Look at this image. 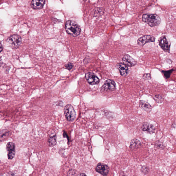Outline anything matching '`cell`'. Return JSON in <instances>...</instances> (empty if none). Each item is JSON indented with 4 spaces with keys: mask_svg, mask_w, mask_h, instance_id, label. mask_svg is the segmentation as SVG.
<instances>
[{
    "mask_svg": "<svg viewBox=\"0 0 176 176\" xmlns=\"http://www.w3.org/2000/svg\"><path fill=\"white\" fill-rule=\"evenodd\" d=\"M65 29L67 33L74 37H76L81 34V29L76 22L68 20L65 25Z\"/></svg>",
    "mask_w": 176,
    "mask_h": 176,
    "instance_id": "6da1fadb",
    "label": "cell"
},
{
    "mask_svg": "<svg viewBox=\"0 0 176 176\" xmlns=\"http://www.w3.org/2000/svg\"><path fill=\"white\" fill-rule=\"evenodd\" d=\"M142 20L151 27L158 26L161 22V19L158 15L149 13L143 14L142 16Z\"/></svg>",
    "mask_w": 176,
    "mask_h": 176,
    "instance_id": "7a4b0ae2",
    "label": "cell"
},
{
    "mask_svg": "<svg viewBox=\"0 0 176 176\" xmlns=\"http://www.w3.org/2000/svg\"><path fill=\"white\" fill-rule=\"evenodd\" d=\"M64 112L66 118L69 122H73L76 118V112L71 105H66L64 109Z\"/></svg>",
    "mask_w": 176,
    "mask_h": 176,
    "instance_id": "3957f363",
    "label": "cell"
},
{
    "mask_svg": "<svg viewBox=\"0 0 176 176\" xmlns=\"http://www.w3.org/2000/svg\"><path fill=\"white\" fill-rule=\"evenodd\" d=\"M6 41L11 48L13 49H16L21 45L22 39L19 35H13L9 37Z\"/></svg>",
    "mask_w": 176,
    "mask_h": 176,
    "instance_id": "277c9868",
    "label": "cell"
},
{
    "mask_svg": "<svg viewBox=\"0 0 176 176\" xmlns=\"http://www.w3.org/2000/svg\"><path fill=\"white\" fill-rule=\"evenodd\" d=\"M116 83L113 80L108 79L105 82L103 85L100 88L102 92H112L115 90Z\"/></svg>",
    "mask_w": 176,
    "mask_h": 176,
    "instance_id": "5b68a950",
    "label": "cell"
},
{
    "mask_svg": "<svg viewBox=\"0 0 176 176\" xmlns=\"http://www.w3.org/2000/svg\"><path fill=\"white\" fill-rule=\"evenodd\" d=\"M159 45L164 51L166 52H170L171 43L166 36H161L158 40Z\"/></svg>",
    "mask_w": 176,
    "mask_h": 176,
    "instance_id": "8992f818",
    "label": "cell"
},
{
    "mask_svg": "<svg viewBox=\"0 0 176 176\" xmlns=\"http://www.w3.org/2000/svg\"><path fill=\"white\" fill-rule=\"evenodd\" d=\"M155 38L151 35H145L138 39L137 43L138 45L141 46H143L147 43L154 42Z\"/></svg>",
    "mask_w": 176,
    "mask_h": 176,
    "instance_id": "52a82bcc",
    "label": "cell"
},
{
    "mask_svg": "<svg viewBox=\"0 0 176 176\" xmlns=\"http://www.w3.org/2000/svg\"><path fill=\"white\" fill-rule=\"evenodd\" d=\"M85 78L88 83L91 85L98 84L100 82L99 78L92 72L87 73L85 75Z\"/></svg>",
    "mask_w": 176,
    "mask_h": 176,
    "instance_id": "ba28073f",
    "label": "cell"
},
{
    "mask_svg": "<svg viewBox=\"0 0 176 176\" xmlns=\"http://www.w3.org/2000/svg\"><path fill=\"white\" fill-rule=\"evenodd\" d=\"M123 63L127 67H133L136 65L137 62L129 55L126 54L123 56Z\"/></svg>",
    "mask_w": 176,
    "mask_h": 176,
    "instance_id": "9c48e42d",
    "label": "cell"
},
{
    "mask_svg": "<svg viewBox=\"0 0 176 176\" xmlns=\"http://www.w3.org/2000/svg\"><path fill=\"white\" fill-rule=\"evenodd\" d=\"M7 150V156L9 160L13 158L15 155V145L12 142H9L6 145Z\"/></svg>",
    "mask_w": 176,
    "mask_h": 176,
    "instance_id": "30bf717a",
    "label": "cell"
},
{
    "mask_svg": "<svg viewBox=\"0 0 176 176\" xmlns=\"http://www.w3.org/2000/svg\"><path fill=\"white\" fill-rule=\"evenodd\" d=\"M96 171L102 175L106 176L108 174L109 170V167L106 164L100 163L95 169Z\"/></svg>",
    "mask_w": 176,
    "mask_h": 176,
    "instance_id": "8fae6325",
    "label": "cell"
},
{
    "mask_svg": "<svg viewBox=\"0 0 176 176\" xmlns=\"http://www.w3.org/2000/svg\"><path fill=\"white\" fill-rule=\"evenodd\" d=\"M141 128L143 131L149 134H154L155 131V128L154 126L147 122L143 123Z\"/></svg>",
    "mask_w": 176,
    "mask_h": 176,
    "instance_id": "7c38bea8",
    "label": "cell"
},
{
    "mask_svg": "<svg viewBox=\"0 0 176 176\" xmlns=\"http://www.w3.org/2000/svg\"><path fill=\"white\" fill-rule=\"evenodd\" d=\"M116 67L119 70L120 74L122 76H126L128 74L129 72L128 68L126 65L123 63L117 64Z\"/></svg>",
    "mask_w": 176,
    "mask_h": 176,
    "instance_id": "4fadbf2b",
    "label": "cell"
},
{
    "mask_svg": "<svg viewBox=\"0 0 176 176\" xmlns=\"http://www.w3.org/2000/svg\"><path fill=\"white\" fill-rule=\"evenodd\" d=\"M45 3V1L35 0L32 1L31 6V7L35 10H40L43 7Z\"/></svg>",
    "mask_w": 176,
    "mask_h": 176,
    "instance_id": "5bb4252c",
    "label": "cell"
},
{
    "mask_svg": "<svg viewBox=\"0 0 176 176\" xmlns=\"http://www.w3.org/2000/svg\"><path fill=\"white\" fill-rule=\"evenodd\" d=\"M139 106L140 108L144 110L148 113L150 112L152 110V107L151 105L147 102L144 100H140L139 102Z\"/></svg>",
    "mask_w": 176,
    "mask_h": 176,
    "instance_id": "9a60e30c",
    "label": "cell"
},
{
    "mask_svg": "<svg viewBox=\"0 0 176 176\" xmlns=\"http://www.w3.org/2000/svg\"><path fill=\"white\" fill-rule=\"evenodd\" d=\"M141 145L140 141L137 139H134L132 140L130 144V148L131 149L139 148Z\"/></svg>",
    "mask_w": 176,
    "mask_h": 176,
    "instance_id": "2e32d148",
    "label": "cell"
},
{
    "mask_svg": "<svg viewBox=\"0 0 176 176\" xmlns=\"http://www.w3.org/2000/svg\"><path fill=\"white\" fill-rule=\"evenodd\" d=\"M48 144L50 147H53L56 144V134L50 137L48 141Z\"/></svg>",
    "mask_w": 176,
    "mask_h": 176,
    "instance_id": "e0dca14e",
    "label": "cell"
},
{
    "mask_svg": "<svg viewBox=\"0 0 176 176\" xmlns=\"http://www.w3.org/2000/svg\"><path fill=\"white\" fill-rule=\"evenodd\" d=\"M174 69H171L168 71H162V72L164 75V76L166 79L170 78L171 74L174 71Z\"/></svg>",
    "mask_w": 176,
    "mask_h": 176,
    "instance_id": "ac0fdd59",
    "label": "cell"
},
{
    "mask_svg": "<svg viewBox=\"0 0 176 176\" xmlns=\"http://www.w3.org/2000/svg\"><path fill=\"white\" fill-rule=\"evenodd\" d=\"M154 99L155 101L158 103H161L164 100V98L162 95L157 94L154 95Z\"/></svg>",
    "mask_w": 176,
    "mask_h": 176,
    "instance_id": "d6986e66",
    "label": "cell"
},
{
    "mask_svg": "<svg viewBox=\"0 0 176 176\" xmlns=\"http://www.w3.org/2000/svg\"><path fill=\"white\" fill-rule=\"evenodd\" d=\"M155 146L160 149H163L164 147V145L163 143L160 141H157L155 143Z\"/></svg>",
    "mask_w": 176,
    "mask_h": 176,
    "instance_id": "ffe728a7",
    "label": "cell"
},
{
    "mask_svg": "<svg viewBox=\"0 0 176 176\" xmlns=\"http://www.w3.org/2000/svg\"><path fill=\"white\" fill-rule=\"evenodd\" d=\"M143 78L145 80H149L151 79V76L150 74H145L143 75Z\"/></svg>",
    "mask_w": 176,
    "mask_h": 176,
    "instance_id": "44dd1931",
    "label": "cell"
},
{
    "mask_svg": "<svg viewBox=\"0 0 176 176\" xmlns=\"http://www.w3.org/2000/svg\"><path fill=\"white\" fill-rule=\"evenodd\" d=\"M65 67L66 69L70 70H71L74 67V65L71 63L69 62L67 64H66Z\"/></svg>",
    "mask_w": 176,
    "mask_h": 176,
    "instance_id": "7402d4cb",
    "label": "cell"
},
{
    "mask_svg": "<svg viewBox=\"0 0 176 176\" xmlns=\"http://www.w3.org/2000/svg\"><path fill=\"white\" fill-rule=\"evenodd\" d=\"M76 171L74 170H71L68 173L67 176H76Z\"/></svg>",
    "mask_w": 176,
    "mask_h": 176,
    "instance_id": "603a6c76",
    "label": "cell"
},
{
    "mask_svg": "<svg viewBox=\"0 0 176 176\" xmlns=\"http://www.w3.org/2000/svg\"><path fill=\"white\" fill-rule=\"evenodd\" d=\"M141 171L143 173L146 174H147L148 173L149 170V169L146 166H143L142 168Z\"/></svg>",
    "mask_w": 176,
    "mask_h": 176,
    "instance_id": "cb8c5ba5",
    "label": "cell"
},
{
    "mask_svg": "<svg viewBox=\"0 0 176 176\" xmlns=\"http://www.w3.org/2000/svg\"><path fill=\"white\" fill-rule=\"evenodd\" d=\"M8 134V132H7V131H5V132H3V133H1V138H3L4 137H6L7 135Z\"/></svg>",
    "mask_w": 176,
    "mask_h": 176,
    "instance_id": "d4e9b609",
    "label": "cell"
},
{
    "mask_svg": "<svg viewBox=\"0 0 176 176\" xmlns=\"http://www.w3.org/2000/svg\"><path fill=\"white\" fill-rule=\"evenodd\" d=\"M79 176H87L85 174H84V173H81L79 175Z\"/></svg>",
    "mask_w": 176,
    "mask_h": 176,
    "instance_id": "484cf974",
    "label": "cell"
},
{
    "mask_svg": "<svg viewBox=\"0 0 176 176\" xmlns=\"http://www.w3.org/2000/svg\"><path fill=\"white\" fill-rule=\"evenodd\" d=\"M12 176L10 174H6L5 175H4L3 176Z\"/></svg>",
    "mask_w": 176,
    "mask_h": 176,
    "instance_id": "4316f807",
    "label": "cell"
},
{
    "mask_svg": "<svg viewBox=\"0 0 176 176\" xmlns=\"http://www.w3.org/2000/svg\"><path fill=\"white\" fill-rule=\"evenodd\" d=\"M3 50V49H2V44H1V52L2 51V50Z\"/></svg>",
    "mask_w": 176,
    "mask_h": 176,
    "instance_id": "83f0119b",
    "label": "cell"
}]
</instances>
